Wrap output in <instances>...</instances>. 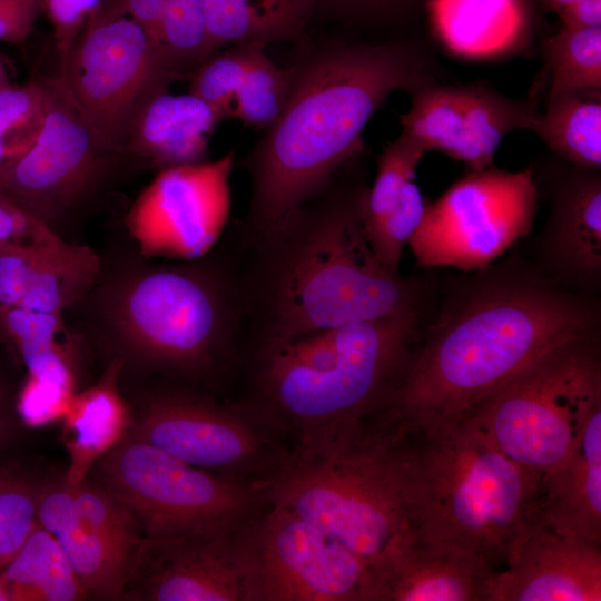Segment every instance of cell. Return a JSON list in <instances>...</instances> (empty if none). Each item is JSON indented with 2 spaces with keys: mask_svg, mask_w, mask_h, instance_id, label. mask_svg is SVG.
<instances>
[{
  "mask_svg": "<svg viewBox=\"0 0 601 601\" xmlns=\"http://www.w3.org/2000/svg\"><path fill=\"white\" fill-rule=\"evenodd\" d=\"M463 273L380 412L396 430L460 422L548 352L600 329L597 297L561 287L534 265L509 259Z\"/></svg>",
  "mask_w": 601,
  "mask_h": 601,
  "instance_id": "1",
  "label": "cell"
},
{
  "mask_svg": "<svg viewBox=\"0 0 601 601\" xmlns=\"http://www.w3.org/2000/svg\"><path fill=\"white\" fill-rule=\"evenodd\" d=\"M368 186L345 168L267 231L238 230L237 276L252 347L315 331L422 312L425 283L384 265L367 239Z\"/></svg>",
  "mask_w": 601,
  "mask_h": 601,
  "instance_id": "2",
  "label": "cell"
},
{
  "mask_svg": "<svg viewBox=\"0 0 601 601\" xmlns=\"http://www.w3.org/2000/svg\"><path fill=\"white\" fill-rule=\"evenodd\" d=\"M289 68L284 109L242 160L250 180L245 237L326 190L361 152L363 130L394 91L435 81L426 50L403 41L331 43Z\"/></svg>",
  "mask_w": 601,
  "mask_h": 601,
  "instance_id": "3",
  "label": "cell"
},
{
  "mask_svg": "<svg viewBox=\"0 0 601 601\" xmlns=\"http://www.w3.org/2000/svg\"><path fill=\"white\" fill-rule=\"evenodd\" d=\"M126 238L100 254L96 284L67 311L77 315L71 327L104 345L124 368L210 384L247 337L234 240L219 239L197 259L169 264L142 257Z\"/></svg>",
  "mask_w": 601,
  "mask_h": 601,
  "instance_id": "4",
  "label": "cell"
},
{
  "mask_svg": "<svg viewBox=\"0 0 601 601\" xmlns=\"http://www.w3.org/2000/svg\"><path fill=\"white\" fill-rule=\"evenodd\" d=\"M422 312L324 328L252 347L254 396L309 449L375 417L418 344Z\"/></svg>",
  "mask_w": 601,
  "mask_h": 601,
  "instance_id": "5",
  "label": "cell"
},
{
  "mask_svg": "<svg viewBox=\"0 0 601 601\" xmlns=\"http://www.w3.org/2000/svg\"><path fill=\"white\" fill-rule=\"evenodd\" d=\"M390 433L414 532L506 564L536 522L541 476L471 418Z\"/></svg>",
  "mask_w": 601,
  "mask_h": 601,
  "instance_id": "6",
  "label": "cell"
},
{
  "mask_svg": "<svg viewBox=\"0 0 601 601\" xmlns=\"http://www.w3.org/2000/svg\"><path fill=\"white\" fill-rule=\"evenodd\" d=\"M264 489L269 503L308 521L376 574L415 535L391 434L374 421L324 445L293 447Z\"/></svg>",
  "mask_w": 601,
  "mask_h": 601,
  "instance_id": "7",
  "label": "cell"
},
{
  "mask_svg": "<svg viewBox=\"0 0 601 601\" xmlns=\"http://www.w3.org/2000/svg\"><path fill=\"white\" fill-rule=\"evenodd\" d=\"M601 404L599 332L548 352L469 417L508 457L540 476L575 447Z\"/></svg>",
  "mask_w": 601,
  "mask_h": 601,
  "instance_id": "8",
  "label": "cell"
},
{
  "mask_svg": "<svg viewBox=\"0 0 601 601\" xmlns=\"http://www.w3.org/2000/svg\"><path fill=\"white\" fill-rule=\"evenodd\" d=\"M95 467L151 541L236 531L268 504L264 487L195 467L128 434Z\"/></svg>",
  "mask_w": 601,
  "mask_h": 601,
  "instance_id": "9",
  "label": "cell"
},
{
  "mask_svg": "<svg viewBox=\"0 0 601 601\" xmlns=\"http://www.w3.org/2000/svg\"><path fill=\"white\" fill-rule=\"evenodd\" d=\"M128 435L207 472L264 487L287 463V434L253 398L219 402L188 388L145 397Z\"/></svg>",
  "mask_w": 601,
  "mask_h": 601,
  "instance_id": "10",
  "label": "cell"
},
{
  "mask_svg": "<svg viewBox=\"0 0 601 601\" xmlns=\"http://www.w3.org/2000/svg\"><path fill=\"white\" fill-rule=\"evenodd\" d=\"M57 77L95 134L121 157L140 110L180 79L147 30L127 16L90 17L60 55Z\"/></svg>",
  "mask_w": 601,
  "mask_h": 601,
  "instance_id": "11",
  "label": "cell"
},
{
  "mask_svg": "<svg viewBox=\"0 0 601 601\" xmlns=\"http://www.w3.org/2000/svg\"><path fill=\"white\" fill-rule=\"evenodd\" d=\"M238 539L248 601H382L368 562L279 505L268 502Z\"/></svg>",
  "mask_w": 601,
  "mask_h": 601,
  "instance_id": "12",
  "label": "cell"
},
{
  "mask_svg": "<svg viewBox=\"0 0 601 601\" xmlns=\"http://www.w3.org/2000/svg\"><path fill=\"white\" fill-rule=\"evenodd\" d=\"M538 197L532 168L469 171L427 204L408 242L417 265L471 272L493 264L531 233Z\"/></svg>",
  "mask_w": 601,
  "mask_h": 601,
  "instance_id": "13",
  "label": "cell"
},
{
  "mask_svg": "<svg viewBox=\"0 0 601 601\" xmlns=\"http://www.w3.org/2000/svg\"><path fill=\"white\" fill-rule=\"evenodd\" d=\"M43 78V126L30 149L0 169V194L61 236V226L122 157L95 134L59 78Z\"/></svg>",
  "mask_w": 601,
  "mask_h": 601,
  "instance_id": "14",
  "label": "cell"
},
{
  "mask_svg": "<svg viewBox=\"0 0 601 601\" xmlns=\"http://www.w3.org/2000/svg\"><path fill=\"white\" fill-rule=\"evenodd\" d=\"M234 150L216 160L158 170L124 217L147 259H197L221 238L230 214Z\"/></svg>",
  "mask_w": 601,
  "mask_h": 601,
  "instance_id": "15",
  "label": "cell"
},
{
  "mask_svg": "<svg viewBox=\"0 0 601 601\" xmlns=\"http://www.w3.org/2000/svg\"><path fill=\"white\" fill-rule=\"evenodd\" d=\"M401 116L402 134L425 151H440L462 161L469 171L493 165L495 151L512 131L531 130L539 114L533 98H512L481 83L435 81L408 92Z\"/></svg>",
  "mask_w": 601,
  "mask_h": 601,
  "instance_id": "16",
  "label": "cell"
},
{
  "mask_svg": "<svg viewBox=\"0 0 601 601\" xmlns=\"http://www.w3.org/2000/svg\"><path fill=\"white\" fill-rule=\"evenodd\" d=\"M239 529L167 541L145 539L125 595L149 601H248Z\"/></svg>",
  "mask_w": 601,
  "mask_h": 601,
  "instance_id": "17",
  "label": "cell"
},
{
  "mask_svg": "<svg viewBox=\"0 0 601 601\" xmlns=\"http://www.w3.org/2000/svg\"><path fill=\"white\" fill-rule=\"evenodd\" d=\"M550 195L534 266L561 287L597 297L601 290L600 170L569 165L551 180Z\"/></svg>",
  "mask_w": 601,
  "mask_h": 601,
  "instance_id": "18",
  "label": "cell"
},
{
  "mask_svg": "<svg viewBox=\"0 0 601 601\" xmlns=\"http://www.w3.org/2000/svg\"><path fill=\"white\" fill-rule=\"evenodd\" d=\"M495 572L490 601H600V542L561 533L536 520Z\"/></svg>",
  "mask_w": 601,
  "mask_h": 601,
  "instance_id": "19",
  "label": "cell"
},
{
  "mask_svg": "<svg viewBox=\"0 0 601 601\" xmlns=\"http://www.w3.org/2000/svg\"><path fill=\"white\" fill-rule=\"evenodd\" d=\"M100 270V253L87 245H1L0 304L65 314L90 292Z\"/></svg>",
  "mask_w": 601,
  "mask_h": 601,
  "instance_id": "20",
  "label": "cell"
},
{
  "mask_svg": "<svg viewBox=\"0 0 601 601\" xmlns=\"http://www.w3.org/2000/svg\"><path fill=\"white\" fill-rule=\"evenodd\" d=\"M290 68L277 66L262 45H236L208 58L190 77L189 92L257 130L280 115L290 89Z\"/></svg>",
  "mask_w": 601,
  "mask_h": 601,
  "instance_id": "21",
  "label": "cell"
},
{
  "mask_svg": "<svg viewBox=\"0 0 601 601\" xmlns=\"http://www.w3.org/2000/svg\"><path fill=\"white\" fill-rule=\"evenodd\" d=\"M494 574L482 555L415 533L377 578L382 601H490Z\"/></svg>",
  "mask_w": 601,
  "mask_h": 601,
  "instance_id": "22",
  "label": "cell"
},
{
  "mask_svg": "<svg viewBox=\"0 0 601 601\" xmlns=\"http://www.w3.org/2000/svg\"><path fill=\"white\" fill-rule=\"evenodd\" d=\"M425 154L417 141L401 132L376 157V176L364 199L363 223L375 255L390 267L400 265L404 246L421 225L428 204L415 183Z\"/></svg>",
  "mask_w": 601,
  "mask_h": 601,
  "instance_id": "23",
  "label": "cell"
},
{
  "mask_svg": "<svg viewBox=\"0 0 601 601\" xmlns=\"http://www.w3.org/2000/svg\"><path fill=\"white\" fill-rule=\"evenodd\" d=\"M224 116L196 95L151 98L136 117L125 148V157L141 166L165 168L204 162L211 136Z\"/></svg>",
  "mask_w": 601,
  "mask_h": 601,
  "instance_id": "24",
  "label": "cell"
},
{
  "mask_svg": "<svg viewBox=\"0 0 601 601\" xmlns=\"http://www.w3.org/2000/svg\"><path fill=\"white\" fill-rule=\"evenodd\" d=\"M536 518L554 531L601 543V404L570 456L541 475Z\"/></svg>",
  "mask_w": 601,
  "mask_h": 601,
  "instance_id": "25",
  "label": "cell"
},
{
  "mask_svg": "<svg viewBox=\"0 0 601 601\" xmlns=\"http://www.w3.org/2000/svg\"><path fill=\"white\" fill-rule=\"evenodd\" d=\"M37 519L55 536L88 594L102 599L125 595L137 555L81 522L66 481L38 490Z\"/></svg>",
  "mask_w": 601,
  "mask_h": 601,
  "instance_id": "26",
  "label": "cell"
},
{
  "mask_svg": "<svg viewBox=\"0 0 601 601\" xmlns=\"http://www.w3.org/2000/svg\"><path fill=\"white\" fill-rule=\"evenodd\" d=\"M122 368L121 361L111 358L99 380L70 400L62 417L70 485L85 481L96 462L128 433L131 418L119 386Z\"/></svg>",
  "mask_w": 601,
  "mask_h": 601,
  "instance_id": "27",
  "label": "cell"
},
{
  "mask_svg": "<svg viewBox=\"0 0 601 601\" xmlns=\"http://www.w3.org/2000/svg\"><path fill=\"white\" fill-rule=\"evenodd\" d=\"M0 325L23 362L27 378L63 395L76 393L77 363L85 345L66 314L0 304Z\"/></svg>",
  "mask_w": 601,
  "mask_h": 601,
  "instance_id": "28",
  "label": "cell"
},
{
  "mask_svg": "<svg viewBox=\"0 0 601 601\" xmlns=\"http://www.w3.org/2000/svg\"><path fill=\"white\" fill-rule=\"evenodd\" d=\"M318 0H203L213 53L236 45L299 40Z\"/></svg>",
  "mask_w": 601,
  "mask_h": 601,
  "instance_id": "29",
  "label": "cell"
},
{
  "mask_svg": "<svg viewBox=\"0 0 601 601\" xmlns=\"http://www.w3.org/2000/svg\"><path fill=\"white\" fill-rule=\"evenodd\" d=\"M0 571L12 601H75L88 595L55 536L39 523Z\"/></svg>",
  "mask_w": 601,
  "mask_h": 601,
  "instance_id": "30",
  "label": "cell"
},
{
  "mask_svg": "<svg viewBox=\"0 0 601 601\" xmlns=\"http://www.w3.org/2000/svg\"><path fill=\"white\" fill-rule=\"evenodd\" d=\"M531 130L566 164L601 168V89L549 98Z\"/></svg>",
  "mask_w": 601,
  "mask_h": 601,
  "instance_id": "31",
  "label": "cell"
},
{
  "mask_svg": "<svg viewBox=\"0 0 601 601\" xmlns=\"http://www.w3.org/2000/svg\"><path fill=\"white\" fill-rule=\"evenodd\" d=\"M441 35L455 46L496 45L524 23L522 0H431Z\"/></svg>",
  "mask_w": 601,
  "mask_h": 601,
  "instance_id": "32",
  "label": "cell"
},
{
  "mask_svg": "<svg viewBox=\"0 0 601 601\" xmlns=\"http://www.w3.org/2000/svg\"><path fill=\"white\" fill-rule=\"evenodd\" d=\"M541 51L550 72L548 99L601 89V27L561 26L542 41Z\"/></svg>",
  "mask_w": 601,
  "mask_h": 601,
  "instance_id": "33",
  "label": "cell"
},
{
  "mask_svg": "<svg viewBox=\"0 0 601 601\" xmlns=\"http://www.w3.org/2000/svg\"><path fill=\"white\" fill-rule=\"evenodd\" d=\"M157 43L180 79L188 78L214 53L203 0H165Z\"/></svg>",
  "mask_w": 601,
  "mask_h": 601,
  "instance_id": "34",
  "label": "cell"
},
{
  "mask_svg": "<svg viewBox=\"0 0 601 601\" xmlns=\"http://www.w3.org/2000/svg\"><path fill=\"white\" fill-rule=\"evenodd\" d=\"M47 89L43 76L0 89V169L24 155L45 122Z\"/></svg>",
  "mask_w": 601,
  "mask_h": 601,
  "instance_id": "35",
  "label": "cell"
},
{
  "mask_svg": "<svg viewBox=\"0 0 601 601\" xmlns=\"http://www.w3.org/2000/svg\"><path fill=\"white\" fill-rule=\"evenodd\" d=\"M85 481L75 485L66 482L78 518L104 539L138 555L145 536L135 515L105 486Z\"/></svg>",
  "mask_w": 601,
  "mask_h": 601,
  "instance_id": "36",
  "label": "cell"
},
{
  "mask_svg": "<svg viewBox=\"0 0 601 601\" xmlns=\"http://www.w3.org/2000/svg\"><path fill=\"white\" fill-rule=\"evenodd\" d=\"M37 497L36 487L14 475L0 473V569L37 526Z\"/></svg>",
  "mask_w": 601,
  "mask_h": 601,
  "instance_id": "37",
  "label": "cell"
},
{
  "mask_svg": "<svg viewBox=\"0 0 601 601\" xmlns=\"http://www.w3.org/2000/svg\"><path fill=\"white\" fill-rule=\"evenodd\" d=\"M68 240L0 194V246H52Z\"/></svg>",
  "mask_w": 601,
  "mask_h": 601,
  "instance_id": "38",
  "label": "cell"
},
{
  "mask_svg": "<svg viewBox=\"0 0 601 601\" xmlns=\"http://www.w3.org/2000/svg\"><path fill=\"white\" fill-rule=\"evenodd\" d=\"M102 0H40L59 53H63L86 26Z\"/></svg>",
  "mask_w": 601,
  "mask_h": 601,
  "instance_id": "39",
  "label": "cell"
},
{
  "mask_svg": "<svg viewBox=\"0 0 601 601\" xmlns=\"http://www.w3.org/2000/svg\"><path fill=\"white\" fill-rule=\"evenodd\" d=\"M40 10V0H0V41L24 43Z\"/></svg>",
  "mask_w": 601,
  "mask_h": 601,
  "instance_id": "40",
  "label": "cell"
},
{
  "mask_svg": "<svg viewBox=\"0 0 601 601\" xmlns=\"http://www.w3.org/2000/svg\"><path fill=\"white\" fill-rule=\"evenodd\" d=\"M164 3L165 0H102L91 17H130L142 26L157 42Z\"/></svg>",
  "mask_w": 601,
  "mask_h": 601,
  "instance_id": "41",
  "label": "cell"
},
{
  "mask_svg": "<svg viewBox=\"0 0 601 601\" xmlns=\"http://www.w3.org/2000/svg\"><path fill=\"white\" fill-rule=\"evenodd\" d=\"M421 0H318L352 17H388L410 9Z\"/></svg>",
  "mask_w": 601,
  "mask_h": 601,
  "instance_id": "42",
  "label": "cell"
},
{
  "mask_svg": "<svg viewBox=\"0 0 601 601\" xmlns=\"http://www.w3.org/2000/svg\"><path fill=\"white\" fill-rule=\"evenodd\" d=\"M11 425L10 396L8 388L0 380V446L3 445Z\"/></svg>",
  "mask_w": 601,
  "mask_h": 601,
  "instance_id": "43",
  "label": "cell"
},
{
  "mask_svg": "<svg viewBox=\"0 0 601 601\" xmlns=\"http://www.w3.org/2000/svg\"><path fill=\"white\" fill-rule=\"evenodd\" d=\"M546 9L560 17L568 9L585 0H539Z\"/></svg>",
  "mask_w": 601,
  "mask_h": 601,
  "instance_id": "44",
  "label": "cell"
},
{
  "mask_svg": "<svg viewBox=\"0 0 601 601\" xmlns=\"http://www.w3.org/2000/svg\"><path fill=\"white\" fill-rule=\"evenodd\" d=\"M10 83L8 67L2 57H0V89Z\"/></svg>",
  "mask_w": 601,
  "mask_h": 601,
  "instance_id": "45",
  "label": "cell"
},
{
  "mask_svg": "<svg viewBox=\"0 0 601 601\" xmlns=\"http://www.w3.org/2000/svg\"><path fill=\"white\" fill-rule=\"evenodd\" d=\"M7 600H9V595H8L7 588L4 585V582L1 577V571H0V601H7Z\"/></svg>",
  "mask_w": 601,
  "mask_h": 601,
  "instance_id": "46",
  "label": "cell"
},
{
  "mask_svg": "<svg viewBox=\"0 0 601 601\" xmlns=\"http://www.w3.org/2000/svg\"><path fill=\"white\" fill-rule=\"evenodd\" d=\"M4 344H9V343H8V338H7L6 334H4V331H3L2 326L0 325V347L2 345H4Z\"/></svg>",
  "mask_w": 601,
  "mask_h": 601,
  "instance_id": "47",
  "label": "cell"
}]
</instances>
